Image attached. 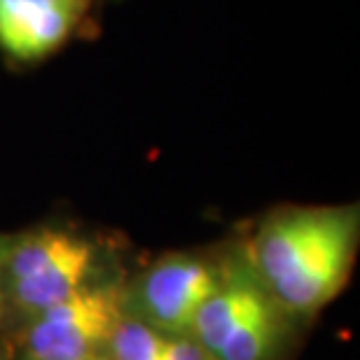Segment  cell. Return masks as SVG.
I'll return each instance as SVG.
<instances>
[{"label":"cell","instance_id":"1","mask_svg":"<svg viewBox=\"0 0 360 360\" xmlns=\"http://www.w3.org/2000/svg\"><path fill=\"white\" fill-rule=\"evenodd\" d=\"M358 241L356 206L292 208L257 229L250 260L278 309L314 314L347 283Z\"/></svg>","mask_w":360,"mask_h":360},{"label":"cell","instance_id":"2","mask_svg":"<svg viewBox=\"0 0 360 360\" xmlns=\"http://www.w3.org/2000/svg\"><path fill=\"white\" fill-rule=\"evenodd\" d=\"M122 321L120 295L110 288H82L40 311L26 333L33 360H94Z\"/></svg>","mask_w":360,"mask_h":360},{"label":"cell","instance_id":"3","mask_svg":"<svg viewBox=\"0 0 360 360\" xmlns=\"http://www.w3.org/2000/svg\"><path fill=\"white\" fill-rule=\"evenodd\" d=\"M220 276L192 255H169L153 264L134 288V307L157 333L185 337L204 302L218 288Z\"/></svg>","mask_w":360,"mask_h":360},{"label":"cell","instance_id":"4","mask_svg":"<svg viewBox=\"0 0 360 360\" xmlns=\"http://www.w3.org/2000/svg\"><path fill=\"white\" fill-rule=\"evenodd\" d=\"M94 0H0V49L14 61L33 63L54 54Z\"/></svg>","mask_w":360,"mask_h":360},{"label":"cell","instance_id":"5","mask_svg":"<svg viewBox=\"0 0 360 360\" xmlns=\"http://www.w3.org/2000/svg\"><path fill=\"white\" fill-rule=\"evenodd\" d=\"M94 262V246L87 243L73 255L63 257V260L47 264L45 269L31 274L26 278L12 281V295L17 304L26 311L40 314L47 311L49 307L59 304L68 300L70 295L84 288V278L91 269Z\"/></svg>","mask_w":360,"mask_h":360},{"label":"cell","instance_id":"6","mask_svg":"<svg viewBox=\"0 0 360 360\" xmlns=\"http://www.w3.org/2000/svg\"><path fill=\"white\" fill-rule=\"evenodd\" d=\"M278 307L264 290L215 351L218 360H269L278 342Z\"/></svg>","mask_w":360,"mask_h":360},{"label":"cell","instance_id":"7","mask_svg":"<svg viewBox=\"0 0 360 360\" xmlns=\"http://www.w3.org/2000/svg\"><path fill=\"white\" fill-rule=\"evenodd\" d=\"M167 337L157 333L139 319H124L117 323L108 342L112 360H164L167 354Z\"/></svg>","mask_w":360,"mask_h":360},{"label":"cell","instance_id":"8","mask_svg":"<svg viewBox=\"0 0 360 360\" xmlns=\"http://www.w3.org/2000/svg\"><path fill=\"white\" fill-rule=\"evenodd\" d=\"M164 360H218L206 347H201L197 340L190 337H174L167 342Z\"/></svg>","mask_w":360,"mask_h":360},{"label":"cell","instance_id":"9","mask_svg":"<svg viewBox=\"0 0 360 360\" xmlns=\"http://www.w3.org/2000/svg\"><path fill=\"white\" fill-rule=\"evenodd\" d=\"M5 262V253L0 250V264ZM0 316H3V292H0Z\"/></svg>","mask_w":360,"mask_h":360},{"label":"cell","instance_id":"10","mask_svg":"<svg viewBox=\"0 0 360 360\" xmlns=\"http://www.w3.org/2000/svg\"><path fill=\"white\" fill-rule=\"evenodd\" d=\"M94 360H101V358H94Z\"/></svg>","mask_w":360,"mask_h":360}]
</instances>
